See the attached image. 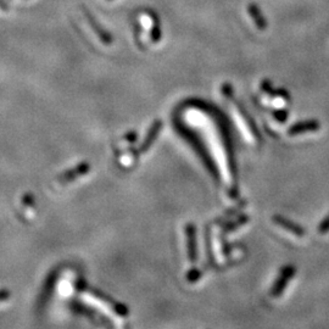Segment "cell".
<instances>
[{
    "label": "cell",
    "instance_id": "obj_2",
    "mask_svg": "<svg viewBox=\"0 0 329 329\" xmlns=\"http://www.w3.org/2000/svg\"><path fill=\"white\" fill-rule=\"evenodd\" d=\"M273 222H275L278 227H281L282 229H284V231H287L288 233H290V234H293L294 237H296V238L305 237L304 228H301L300 226L295 225V223L292 222V221L287 220V218H284L282 216H275L273 217Z\"/></svg>",
    "mask_w": 329,
    "mask_h": 329
},
{
    "label": "cell",
    "instance_id": "obj_3",
    "mask_svg": "<svg viewBox=\"0 0 329 329\" xmlns=\"http://www.w3.org/2000/svg\"><path fill=\"white\" fill-rule=\"evenodd\" d=\"M319 128H321V124L314 120L298 122V123L294 124V126L289 129V136L295 137V136L304 135V133H307V132H316V130H318Z\"/></svg>",
    "mask_w": 329,
    "mask_h": 329
},
{
    "label": "cell",
    "instance_id": "obj_4",
    "mask_svg": "<svg viewBox=\"0 0 329 329\" xmlns=\"http://www.w3.org/2000/svg\"><path fill=\"white\" fill-rule=\"evenodd\" d=\"M247 10H249L250 16H251L252 21H254L255 26L257 27V30H260V31L266 30V26H267L266 21H265L264 16H262L260 9L257 8V5L250 4L249 8H247Z\"/></svg>",
    "mask_w": 329,
    "mask_h": 329
},
{
    "label": "cell",
    "instance_id": "obj_5",
    "mask_svg": "<svg viewBox=\"0 0 329 329\" xmlns=\"http://www.w3.org/2000/svg\"><path fill=\"white\" fill-rule=\"evenodd\" d=\"M329 232V216H327L323 220V222L318 226V233L321 234H325Z\"/></svg>",
    "mask_w": 329,
    "mask_h": 329
},
{
    "label": "cell",
    "instance_id": "obj_1",
    "mask_svg": "<svg viewBox=\"0 0 329 329\" xmlns=\"http://www.w3.org/2000/svg\"><path fill=\"white\" fill-rule=\"evenodd\" d=\"M294 275H295V269H294L293 266H285L283 270H282V273L281 276H279L277 282H276L275 285H273L272 288V294L273 298H278L279 295H282L284 292L285 287H287V284L289 283V281L294 277Z\"/></svg>",
    "mask_w": 329,
    "mask_h": 329
}]
</instances>
